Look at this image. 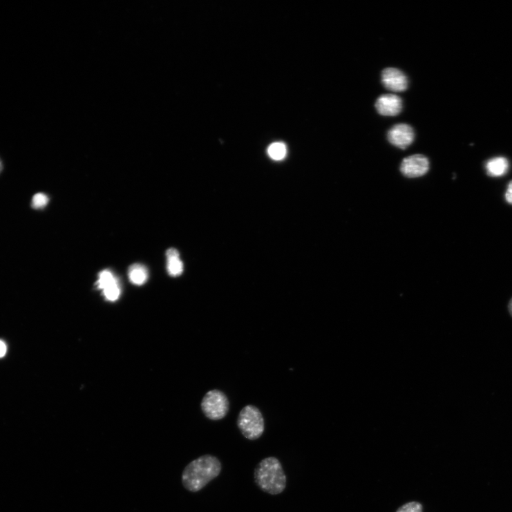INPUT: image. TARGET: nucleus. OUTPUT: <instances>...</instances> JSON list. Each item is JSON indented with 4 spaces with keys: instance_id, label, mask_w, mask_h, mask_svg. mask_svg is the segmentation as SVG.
Listing matches in <instances>:
<instances>
[{
    "instance_id": "obj_7",
    "label": "nucleus",
    "mask_w": 512,
    "mask_h": 512,
    "mask_svg": "<svg viewBox=\"0 0 512 512\" xmlns=\"http://www.w3.org/2000/svg\"><path fill=\"white\" fill-rule=\"evenodd\" d=\"M381 82L386 89L393 92L404 91L408 85L406 76L396 68L384 69L381 75Z\"/></svg>"
},
{
    "instance_id": "obj_6",
    "label": "nucleus",
    "mask_w": 512,
    "mask_h": 512,
    "mask_svg": "<svg viewBox=\"0 0 512 512\" xmlns=\"http://www.w3.org/2000/svg\"><path fill=\"white\" fill-rule=\"evenodd\" d=\"M388 140L395 147L405 150L413 142L415 133L407 124H397L389 130Z\"/></svg>"
},
{
    "instance_id": "obj_15",
    "label": "nucleus",
    "mask_w": 512,
    "mask_h": 512,
    "mask_svg": "<svg viewBox=\"0 0 512 512\" xmlns=\"http://www.w3.org/2000/svg\"><path fill=\"white\" fill-rule=\"evenodd\" d=\"M116 281L117 280L110 271L105 270L99 274V281L97 282V288L104 290Z\"/></svg>"
},
{
    "instance_id": "obj_4",
    "label": "nucleus",
    "mask_w": 512,
    "mask_h": 512,
    "mask_svg": "<svg viewBox=\"0 0 512 512\" xmlns=\"http://www.w3.org/2000/svg\"><path fill=\"white\" fill-rule=\"evenodd\" d=\"M229 408V404L227 396L216 389L209 392L202 402V409L205 417L211 421H219L225 418Z\"/></svg>"
},
{
    "instance_id": "obj_16",
    "label": "nucleus",
    "mask_w": 512,
    "mask_h": 512,
    "mask_svg": "<svg viewBox=\"0 0 512 512\" xmlns=\"http://www.w3.org/2000/svg\"><path fill=\"white\" fill-rule=\"evenodd\" d=\"M397 512H423V506L418 502H410L401 506Z\"/></svg>"
},
{
    "instance_id": "obj_12",
    "label": "nucleus",
    "mask_w": 512,
    "mask_h": 512,
    "mask_svg": "<svg viewBox=\"0 0 512 512\" xmlns=\"http://www.w3.org/2000/svg\"><path fill=\"white\" fill-rule=\"evenodd\" d=\"M267 154L274 160H282L287 154L286 146L282 142L273 143L268 148Z\"/></svg>"
},
{
    "instance_id": "obj_11",
    "label": "nucleus",
    "mask_w": 512,
    "mask_h": 512,
    "mask_svg": "<svg viewBox=\"0 0 512 512\" xmlns=\"http://www.w3.org/2000/svg\"><path fill=\"white\" fill-rule=\"evenodd\" d=\"M129 279L131 282L137 285H142L148 281L149 272L147 268L141 264H134L129 268Z\"/></svg>"
},
{
    "instance_id": "obj_17",
    "label": "nucleus",
    "mask_w": 512,
    "mask_h": 512,
    "mask_svg": "<svg viewBox=\"0 0 512 512\" xmlns=\"http://www.w3.org/2000/svg\"><path fill=\"white\" fill-rule=\"evenodd\" d=\"M505 200L506 202L512 205V180L509 181L507 185V189L505 192Z\"/></svg>"
},
{
    "instance_id": "obj_9",
    "label": "nucleus",
    "mask_w": 512,
    "mask_h": 512,
    "mask_svg": "<svg viewBox=\"0 0 512 512\" xmlns=\"http://www.w3.org/2000/svg\"><path fill=\"white\" fill-rule=\"evenodd\" d=\"M509 167V161L503 157H497L487 161L486 172L492 178L502 177L507 173Z\"/></svg>"
},
{
    "instance_id": "obj_14",
    "label": "nucleus",
    "mask_w": 512,
    "mask_h": 512,
    "mask_svg": "<svg viewBox=\"0 0 512 512\" xmlns=\"http://www.w3.org/2000/svg\"><path fill=\"white\" fill-rule=\"evenodd\" d=\"M48 202H50V198H48L46 193H37L32 199L31 207L35 210L44 209L47 206Z\"/></svg>"
},
{
    "instance_id": "obj_20",
    "label": "nucleus",
    "mask_w": 512,
    "mask_h": 512,
    "mask_svg": "<svg viewBox=\"0 0 512 512\" xmlns=\"http://www.w3.org/2000/svg\"><path fill=\"white\" fill-rule=\"evenodd\" d=\"M508 309H509V312L510 314L512 316V298L509 301V305H508Z\"/></svg>"
},
{
    "instance_id": "obj_1",
    "label": "nucleus",
    "mask_w": 512,
    "mask_h": 512,
    "mask_svg": "<svg viewBox=\"0 0 512 512\" xmlns=\"http://www.w3.org/2000/svg\"><path fill=\"white\" fill-rule=\"evenodd\" d=\"M222 464L211 455H205L192 460L184 469L182 482L191 493H198L222 473Z\"/></svg>"
},
{
    "instance_id": "obj_13",
    "label": "nucleus",
    "mask_w": 512,
    "mask_h": 512,
    "mask_svg": "<svg viewBox=\"0 0 512 512\" xmlns=\"http://www.w3.org/2000/svg\"><path fill=\"white\" fill-rule=\"evenodd\" d=\"M105 298L111 302L116 301L120 295V287L117 281L103 290Z\"/></svg>"
},
{
    "instance_id": "obj_3",
    "label": "nucleus",
    "mask_w": 512,
    "mask_h": 512,
    "mask_svg": "<svg viewBox=\"0 0 512 512\" xmlns=\"http://www.w3.org/2000/svg\"><path fill=\"white\" fill-rule=\"evenodd\" d=\"M237 426L242 435L250 441L258 440L265 430L262 413L253 405H248L240 410Z\"/></svg>"
},
{
    "instance_id": "obj_2",
    "label": "nucleus",
    "mask_w": 512,
    "mask_h": 512,
    "mask_svg": "<svg viewBox=\"0 0 512 512\" xmlns=\"http://www.w3.org/2000/svg\"><path fill=\"white\" fill-rule=\"evenodd\" d=\"M254 480L259 489L272 495H278L286 489L287 477L281 462L275 457L262 459L254 471Z\"/></svg>"
},
{
    "instance_id": "obj_8",
    "label": "nucleus",
    "mask_w": 512,
    "mask_h": 512,
    "mask_svg": "<svg viewBox=\"0 0 512 512\" xmlns=\"http://www.w3.org/2000/svg\"><path fill=\"white\" fill-rule=\"evenodd\" d=\"M378 113L383 116H395L403 108L401 97L395 94H385L378 97L375 104Z\"/></svg>"
},
{
    "instance_id": "obj_10",
    "label": "nucleus",
    "mask_w": 512,
    "mask_h": 512,
    "mask_svg": "<svg viewBox=\"0 0 512 512\" xmlns=\"http://www.w3.org/2000/svg\"><path fill=\"white\" fill-rule=\"evenodd\" d=\"M167 258V272L171 276L178 277L183 272V263L180 259V254L175 249H169L166 253Z\"/></svg>"
},
{
    "instance_id": "obj_5",
    "label": "nucleus",
    "mask_w": 512,
    "mask_h": 512,
    "mask_svg": "<svg viewBox=\"0 0 512 512\" xmlns=\"http://www.w3.org/2000/svg\"><path fill=\"white\" fill-rule=\"evenodd\" d=\"M429 168L430 163L426 157L414 155L404 159L400 169L406 178H417L424 176L428 172Z\"/></svg>"
},
{
    "instance_id": "obj_18",
    "label": "nucleus",
    "mask_w": 512,
    "mask_h": 512,
    "mask_svg": "<svg viewBox=\"0 0 512 512\" xmlns=\"http://www.w3.org/2000/svg\"><path fill=\"white\" fill-rule=\"evenodd\" d=\"M7 352V348L3 341H0V358L3 357Z\"/></svg>"
},
{
    "instance_id": "obj_19",
    "label": "nucleus",
    "mask_w": 512,
    "mask_h": 512,
    "mask_svg": "<svg viewBox=\"0 0 512 512\" xmlns=\"http://www.w3.org/2000/svg\"><path fill=\"white\" fill-rule=\"evenodd\" d=\"M4 170V163L1 158H0V174H1L3 172Z\"/></svg>"
}]
</instances>
